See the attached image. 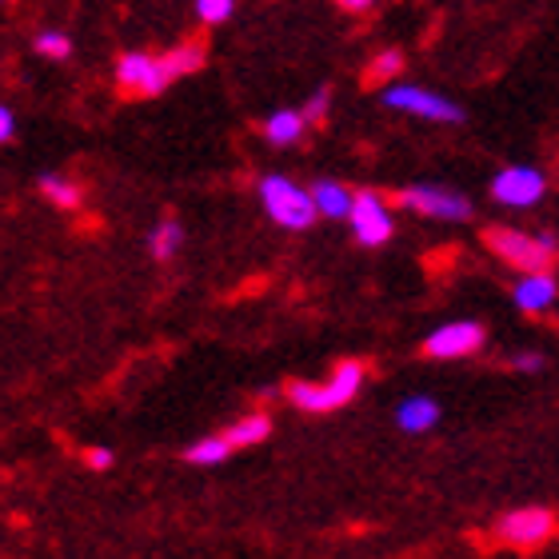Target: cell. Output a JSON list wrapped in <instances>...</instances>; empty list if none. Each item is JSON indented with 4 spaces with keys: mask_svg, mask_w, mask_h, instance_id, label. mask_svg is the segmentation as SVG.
Segmentation results:
<instances>
[{
    "mask_svg": "<svg viewBox=\"0 0 559 559\" xmlns=\"http://www.w3.org/2000/svg\"><path fill=\"white\" fill-rule=\"evenodd\" d=\"M364 388V364L360 360H344L336 368V372L328 376L324 384H296L288 388V400L296 404L300 412H336V408H344L356 392Z\"/></svg>",
    "mask_w": 559,
    "mask_h": 559,
    "instance_id": "obj_1",
    "label": "cell"
},
{
    "mask_svg": "<svg viewBox=\"0 0 559 559\" xmlns=\"http://www.w3.org/2000/svg\"><path fill=\"white\" fill-rule=\"evenodd\" d=\"M257 188H260V204H264V212H269L280 228L304 233V228L320 216L312 192H304L300 185H292V180H284V176H264Z\"/></svg>",
    "mask_w": 559,
    "mask_h": 559,
    "instance_id": "obj_2",
    "label": "cell"
},
{
    "mask_svg": "<svg viewBox=\"0 0 559 559\" xmlns=\"http://www.w3.org/2000/svg\"><path fill=\"white\" fill-rule=\"evenodd\" d=\"M484 245L491 248V257H500L503 264H512L520 272H539L556 260V240L551 236L515 233V228H488Z\"/></svg>",
    "mask_w": 559,
    "mask_h": 559,
    "instance_id": "obj_3",
    "label": "cell"
},
{
    "mask_svg": "<svg viewBox=\"0 0 559 559\" xmlns=\"http://www.w3.org/2000/svg\"><path fill=\"white\" fill-rule=\"evenodd\" d=\"M384 105L396 108V112L424 117V120H431V124H460V120H464V108L452 105V100L440 93L416 88V84H392V88L384 93Z\"/></svg>",
    "mask_w": 559,
    "mask_h": 559,
    "instance_id": "obj_4",
    "label": "cell"
},
{
    "mask_svg": "<svg viewBox=\"0 0 559 559\" xmlns=\"http://www.w3.org/2000/svg\"><path fill=\"white\" fill-rule=\"evenodd\" d=\"M556 532H559V520L548 508H520V512H508L500 520V539L515 551L544 548Z\"/></svg>",
    "mask_w": 559,
    "mask_h": 559,
    "instance_id": "obj_5",
    "label": "cell"
},
{
    "mask_svg": "<svg viewBox=\"0 0 559 559\" xmlns=\"http://www.w3.org/2000/svg\"><path fill=\"white\" fill-rule=\"evenodd\" d=\"M117 84L120 93L129 96H160L173 84V76H168L160 57H152V52H124L117 60Z\"/></svg>",
    "mask_w": 559,
    "mask_h": 559,
    "instance_id": "obj_6",
    "label": "cell"
},
{
    "mask_svg": "<svg viewBox=\"0 0 559 559\" xmlns=\"http://www.w3.org/2000/svg\"><path fill=\"white\" fill-rule=\"evenodd\" d=\"M400 204L419 216H431V221H467L472 216V204H467L460 192L452 188H436V185H416L400 192Z\"/></svg>",
    "mask_w": 559,
    "mask_h": 559,
    "instance_id": "obj_7",
    "label": "cell"
},
{
    "mask_svg": "<svg viewBox=\"0 0 559 559\" xmlns=\"http://www.w3.org/2000/svg\"><path fill=\"white\" fill-rule=\"evenodd\" d=\"M479 348H484V328L472 324V320L443 324L424 340V356H431V360H467Z\"/></svg>",
    "mask_w": 559,
    "mask_h": 559,
    "instance_id": "obj_8",
    "label": "cell"
},
{
    "mask_svg": "<svg viewBox=\"0 0 559 559\" xmlns=\"http://www.w3.org/2000/svg\"><path fill=\"white\" fill-rule=\"evenodd\" d=\"M352 233H356V240H360L364 248H380L392 240V233H396V224H392V216H388L384 200L376 197V192H356V204H352Z\"/></svg>",
    "mask_w": 559,
    "mask_h": 559,
    "instance_id": "obj_9",
    "label": "cell"
},
{
    "mask_svg": "<svg viewBox=\"0 0 559 559\" xmlns=\"http://www.w3.org/2000/svg\"><path fill=\"white\" fill-rule=\"evenodd\" d=\"M544 188L548 180L539 176V168H527V164H512V168H503L496 180H491V197L508 204V209H527V204H536L544 197Z\"/></svg>",
    "mask_w": 559,
    "mask_h": 559,
    "instance_id": "obj_10",
    "label": "cell"
},
{
    "mask_svg": "<svg viewBox=\"0 0 559 559\" xmlns=\"http://www.w3.org/2000/svg\"><path fill=\"white\" fill-rule=\"evenodd\" d=\"M556 280L548 272H524V280L515 284V304L524 308V312H548L551 304H556Z\"/></svg>",
    "mask_w": 559,
    "mask_h": 559,
    "instance_id": "obj_11",
    "label": "cell"
},
{
    "mask_svg": "<svg viewBox=\"0 0 559 559\" xmlns=\"http://www.w3.org/2000/svg\"><path fill=\"white\" fill-rule=\"evenodd\" d=\"M160 60H164V69H168V76L180 81V76H192V72L204 69L209 48L200 45V40H185V45H176L173 52H160Z\"/></svg>",
    "mask_w": 559,
    "mask_h": 559,
    "instance_id": "obj_12",
    "label": "cell"
},
{
    "mask_svg": "<svg viewBox=\"0 0 559 559\" xmlns=\"http://www.w3.org/2000/svg\"><path fill=\"white\" fill-rule=\"evenodd\" d=\"M436 419H440V408H436V400H428V396H408L396 408V424L404 431H412V436L436 428Z\"/></svg>",
    "mask_w": 559,
    "mask_h": 559,
    "instance_id": "obj_13",
    "label": "cell"
},
{
    "mask_svg": "<svg viewBox=\"0 0 559 559\" xmlns=\"http://www.w3.org/2000/svg\"><path fill=\"white\" fill-rule=\"evenodd\" d=\"M312 197H316L320 216H332V221L352 216V204H356V192H348V188L336 185V180H320V185L312 188Z\"/></svg>",
    "mask_w": 559,
    "mask_h": 559,
    "instance_id": "obj_14",
    "label": "cell"
},
{
    "mask_svg": "<svg viewBox=\"0 0 559 559\" xmlns=\"http://www.w3.org/2000/svg\"><path fill=\"white\" fill-rule=\"evenodd\" d=\"M304 129H308V117H304V112H292V108H280V112H272V117L264 120V136H269V144H276V148L296 144Z\"/></svg>",
    "mask_w": 559,
    "mask_h": 559,
    "instance_id": "obj_15",
    "label": "cell"
},
{
    "mask_svg": "<svg viewBox=\"0 0 559 559\" xmlns=\"http://www.w3.org/2000/svg\"><path fill=\"white\" fill-rule=\"evenodd\" d=\"M36 188H40V197L52 200L57 209H81V200H84V188L76 185V180H69V176H40Z\"/></svg>",
    "mask_w": 559,
    "mask_h": 559,
    "instance_id": "obj_16",
    "label": "cell"
},
{
    "mask_svg": "<svg viewBox=\"0 0 559 559\" xmlns=\"http://www.w3.org/2000/svg\"><path fill=\"white\" fill-rule=\"evenodd\" d=\"M224 436L233 440V448H257V443H264L272 436V419L264 416V412H257V416L236 419V424L224 431Z\"/></svg>",
    "mask_w": 559,
    "mask_h": 559,
    "instance_id": "obj_17",
    "label": "cell"
},
{
    "mask_svg": "<svg viewBox=\"0 0 559 559\" xmlns=\"http://www.w3.org/2000/svg\"><path fill=\"white\" fill-rule=\"evenodd\" d=\"M233 455V440L228 436H204L200 443H192L185 452L188 464H221V460H228Z\"/></svg>",
    "mask_w": 559,
    "mask_h": 559,
    "instance_id": "obj_18",
    "label": "cell"
},
{
    "mask_svg": "<svg viewBox=\"0 0 559 559\" xmlns=\"http://www.w3.org/2000/svg\"><path fill=\"white\" fill-rule=\"evenodd\" d=\"M180 240H185L180 224H176V221H160L156 228H152V236H148L152 257H156V260H173L176 252H180Z\"/></svg>",
    "mask_w": 559,
    "mask_h": 559,
    "instance_id": "obj_19",
    "label": "cell"
},
{
    "mask_svg": "<svg viewBox=\"0 0 559 559\" xmlns=\"http://www.w3.org/2000/svg\"><path fill=\"white\" fill-rule=\"evenodd\" d=\"M400 69H404V52H400V48H384V52L368 64V76H364V81H368V84H388Z\"/></svg>",
    "mask_w": 559,
    "mask_h": 559,
    "instance_id": "obj_20",
    "label": "cell"
},
{
    "mask_svg": "<svg viewBox=\"0 0 559 559\" xmlns=\"http://www.w3.org/2000/svg\"><path fill=\"white\" fill-rule=\"evenodd\" d=\"M36 52L48 60H69L72 57V40L64 33H40L36 36Z\"/></svg>",
    "mask_w": 559,
    "mask_h": 559,
    "instance_id": "obj_21",
    "label": "cell"
},
{
    "mask_svg": "<svg viewBox=\"0 0 559 559\" xmlns=\"http://www.w3.org/2000/svg\"><path fill=\"white\" fill-rule=\"evenodd\" d=\"M236 0H197V16L204 24H224L233 16Z\"/></svg>",
    "mask_w": 559,
    "mask_h": 559,
    "instance_id": "obj_22",
    "label": "cell"
},
{
    "mask_svg": "<svg viewBox=\"0 0 559 559\" xmlns=\"http://www.w3.org/2000/svg\"><path fill=\"white\" fill-rule=\"evenodd\" d=\"M328 100H332V88H320V93L308 100V108H304V117H308V124H324L328 117Z\"/></svg>",
    "mask_w": 559,
    "mask_h": 559,
    "instance_id": "obj_23",
    "label": "cell"
},
{
    "mask_svg": "<svg viewBox=\"0 0 559 559\" xmlns=\"http://www.w3.org/2000/svg\"><path fill=\"white\" fill-rule=\"evenodd\" d=\"M84 464L93 467V472H105V467H112V452H108V448H88V452H84Z\"/></svg>",
    "mask_w": 559,
    "mask_h": 559,
    "instance_id": "obj_24",
    "label": "cell"
},
{
    "mask_svg": "<svg viewBox=\"0 0 559 559\" xmlns=\"http://www.w3.org/2000/svg\"><path fill=\"white\" fill-rule=\"evenodd\" d=\"M16 132V120H12V108H0V140H12Z\"/></svg>",
    "mask_w": 559,
    "mask_h": 559,
    "instance_id": "obj_25",
    "label": "cell"
},
{
    "mask_svg": "<svg viewBox=\"0 0 559 559\" xmlns=\"http://www.w3.org/2000/svg\"><path fill=\"white\" fill-rule=\"evenodd\" d=\"M336 4H340L344 12H368V9L376 4V0H336Z\"/></svg>",
    "mask_w": 559,
    "mask_h": 559,
    "instance_id": "obj_26",
    "label": "cell"
},
{
    "mask_svg": "<svg viewBox=\"0 0 559 559\" xmlns=\"http://www.w3.org/2000/svg\"><path fill=\"white\" fill-rule=\"evenodd\" d=\"M515 368L520 372H539V356H515Z\"/></svg>",
    "mask_w": 559,
    "mask_h": 559,
    "instance_id": "obj_27",
    "label": "cell"
}]
</instances>
